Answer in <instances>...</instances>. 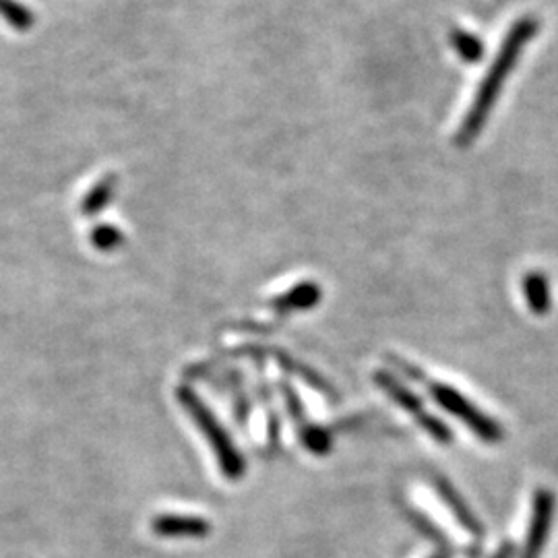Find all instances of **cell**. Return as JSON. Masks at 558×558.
Segmentation results:
<instances>
[{
    "label": "cell",
    "mask_w": 558,
    "mask_h": 558,
    "mask_svg": "<svg viewBox=\"0 0 558 558\" xmlns=\"http://www.w3.org/2000/svg\"><path fill=\"white\" fill-rule=\"evenodd\" d=\"M434 401L439 403L443 410H447L451 416H455L457 420H461L463 424H468L476 437H480L486 443H499L503 439V428L499 426V422H494L492 418H488L482 410H478L474 403L463 397L457 389L445 385V383H430L428 385Z\"/></svg>",
    "instance_id": "obj_3"
},
{
    "label": "cell",
    "mask_w": 558,
    "mask_h": 558,
    "mask_svg": "<svg viewBox=\"0 0 558 558\" xmlns=\"http://www.w3.org/2000/svg\"><path fill=\"white\" fill-rule=\"evenodd\" d=\"M321 300V288L317 284L304 282L300 286H294L292 290H288L286 294L277 296L271 306L279 313H290V310H306L317 306V302Z\"/></svg>",
    "instance_id": "obj_8"
},
{
    "label": "cell",
    "mask_w": 558,
    "mask_h": 558,
    "mask_svg": "<svg viewBox=\"0 0 558 558\" xmlns=\"http://www.w3.org/2000/svg\"><path fill=\"white\" fill-rule=\"evenodd\" d=\"M538 27H540V23L536 17H521L509 29V34L505 36L499 54H496L486 77L482 79V83L476 91L468 114L463 116L461 127L455 135L457 145L468 147L478 137V133L484 129V124L494 108L496 98L501 96V89H503L505 81L509 79L511 71L515 69L523 48L530 44L534 40V36L538 34Z\"/></svg>",
    "instance_id": "obj_1"
},
{
    "label": "cell",
    "mask_w": 558,
    "mask_h": 558,
    "mask_svg": "<svg viewBox=\"0 0 558 558\" xmlns=\"http://www.w3.org/2000/svg\"><path fill=\"white\" fill-rule=\"evenodd\" d=\"M439 486V492H441V496L445 499V503L451 507V511L455 513V517L468 527V530L474 534V536H480L482 534V525L474 519V515H472V511L463 505V501L459 499L457 496V492L447 484V482H439L437 484Z\"/></svg>",
    "instance_id": "obj_13"
},
{
    "label": "cell",
    "mask_w": 558,
    "mask_h": 558,
    "mask_svg": "<svg viewBox=\"0 0 558 558\" xmlns=\"http://www.w3.org/2000/svg\"><path fill=\"white\" fill-rule=\"evenodd\" d=\"M116 189H118V176H116V174H106V176H102V178L87 191V195L81 199L79 211H81L85 217H96V215H100V213L110 205V201L114 199Z\"/></svg>",
    "instance_id": "obj_7"
},
{
    "label": "cell",
    "mask_w": 558,
    "mask_h": 558,
    "mask_svg": "<svg viewBox=\"0 0 558 558\" xmlns=\"http://www.w3.org/2000/svg\"><path fill=\"white\" fill-rule=\"evenodd\" d=\"M151 530L160 538H207L211 532V523L197 515H178V513H160L151 521Z\"/></svg>",
    "instance_id": "obj_5"
},
{
    "label": "cell",
    "mask_w": 558,
    "mask_h": 558,
    "mask_svg": "<svg viewBox=\"0 0 558 558\" xmlns=\"http://www.w3.org/2000/svg\"><path fill=\"white\" fill-rule=\"evenodd\" d=\"M89 242L100 253H114L124 246V232L112 224H98L91 228Z\"/></svg>",
    "instance_id": "obj_11"
},
{
    "label": "cell",
    "mask_w": 558,
    "mask_h": 558,
    "mask_svg": "<svg viewBox=\"0 0 558 558\" xmlns=\"http://www.w3.org/2000/svg\"><path fill=\"white\" fill-rule=\"evenodd\" d=\"M375 381L397 403L399 408H403L410 416H414V420L430 434L432 439H437L439 443H451V439H453L451 428L445 422H441L437 416L426 412L420 397L414 395L406 385H401L397 379H393L389 372H377Z\"/></svg>",
    "instance_id": "obj_4"
},
{
    "label": "cell",
    "mask_w": 558,
    "mask_h": 558,
    "mask_svg": "<svg viewBox=\"0 0 558 558\" xmlns=\"http://www.w3.org/2000/svg\"><path fill=\"white\" fill-rule=\"evenodd\" d=\"M434 558H443V556H434Z\"/></svg>",
    "instance_id": "obj_15"
},
{
    "label": "cell",
    "mask_w": 558,
    "mask_h": 558,
    "mask_svg": "<svg viewBox=\"0 0 558 558\" xmlns=\"http://www.w3.org/2000/svg\"><path fill=\"white\" fill-rule=\"evenodd\" d=\"M0 17L17 31H29L36 25V13L29 11L19 0H0Z\"/></svg>",
    "instance_id": "obj_10"
},
{
    "label": "cell",
    "mask_w": 558,
    "mask_h": 558,
    "mask_svg": "<svg viewBox=\"0 0 558 558\" xmlns=\"http://www.w3.org/2000/svg\"><path fill=\"white\" fill-rule=\"evenodd\" d=\"M552 511H554V501L550 492H538L534 501V511H532V523H530V536H527L523 558H540L542 548L548 540L550 523H552Z\"/></svg>",
    "instance_id": "obj_6"
},
{
    "label": "cell",
    "mask_w": 558,
    "mask_h": 558,
    "mask_svg": "<svg viewBox=\"0 0 558 558\" xmlns=\"http://www.w3.org/2000/svg\"><path fill=\"white\" fill-rule=\"evenodd\" d=\"M523 296L527 300V306H530L536 315H544L550 310V288L548 279L542 273L534 271L523 277Z\"/></svg>",
    "instance_id": "obj_9"
},
{
    "label": "cell",
    "mask_w": 558,
    "mask_h": 558,
    "mask_svg": "<svg viewBox=\"0 0 558 558\" xmlns=\"http://www.w3.org/2000/svg\"><path fill=\"white\" fill-rule=\"evenodd\" d=\"M300 437H302V443L310 449V453H327L329 447H331V439H329V434L315 426V424H310L308 420L300 424Z\"/></svg>",
    "instance_id": "obj_14"
},
{
    "label": "cell",
    "mask_w": 558,
    "mask_h": 558,
    "mask_svg": "<svg viewBox=\"0 0 558 558\" xmlns=\"http://www.w3.org/2000/svg\"><path fill=\"white\" fill-rule=\"evenodd\" d=\"M451 44L457 52V56L465 62H478L484 56V44L480 38H476L474 34L465 29H453L451 31Z\"/></svg>",
    "instance_id": "obj_12"
},
{
    "label": "cell",
    "mask_w": 558,
    "mask_h": 558,
    "mask_svg": "<svg viewBox=\"0 0 558 558\" xmlns=\"http://www.w3.org/2000/svg\"><path fill=\"white\" fill-rule=\"evenodd\" d=\"M176 399L186 410V414L193 418L197 428L203 432L205 441L209 443V447L213 449V455L217 457V463H220L222 474L230 480H238L246 470L244 459H242L240 451L236 449L234 441L230 439L226 428L220 424V420L211 414V410L205 406L203 399L189 387H178Z\"/></svg>",
    "instance_id": "obj_2"
}]
</instances>
